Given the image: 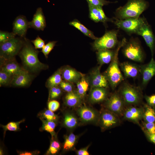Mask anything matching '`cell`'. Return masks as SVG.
<instances>
[{"mask_svg": "<svg viewBox=\"0 0 155 155\" xmlns=\"http://www.w3.org/2000/svg\"><path fill=\"white\" fill-rule=\"evenodd\" d=\"M118 92L125 105H137L142 101L143 95L140 88L127 82H123L121 85Z\"/></svg>", "mask_w": 155, "mask_h": 155, "instance_id": "4", "label": "cell"}, {"mask_svg": "<svg viewBox=\"0 0 155 155\" xmlns=\"http://www.w3.org/2000/svg\"><path fill=\"white\" fill-rule=\"evenodd\" d=\"M144 108L129 106L123 113V117L126 120L138 123L143 118Z\"/></svg>", "mask_w": 155, "mask_h": 155, "instance_id": "17", "label": "cell"}, {"mask_svg": "<svg viewBox=\"0 0 155 155\" xmlns=\"http://www.w3.org/2000/svg\"><path fill=\"white\" fill-rule=\"evenodd\" d=\"M122 47L123 53L126 57L138 62L144 61V53L140 43L137 41L133 40L127 42Z\"/></svg>", "mask_w": 155, "mask_h": 155, "instance_id": "7", "label": "cell"}, {"mask_svg": "<svg viewBox=\"0 0 155 155\" xmlns=\"http://www.w3.org/2000/svg\"><path fill=\"white\" fill-rule=\"evenodd\" d=\"M50 91L49 98L51 99H55L58 97L62 92L61 89L58 86L50 88Z\"/></svg>", "mask_w": 155, "mask_h": 155, "instance_id": "40", "label": "cell"}, {"mask_svg": "<svg viewBox=\"0 0 155 155\" xmlns=\"http://www.w3.org/2000/svg\"><path fill=\"white\" fill-rule=\"evenodd\" d=\"M45 17L42 9L38 8L34 14L32 20L29 22L30 28L38 30L43 31L46 26Z\"/></svg>", "mask_w": 155, "mask_h": 155, "instance_id": "18", "label": "cell"}, {"mask_svg": "<svg viewBox=\"0 0 155 155\" xmlns=\"http://www.w3.org/2000/svg\"><path fill=\"white\" fill-rule=\"evenodd\" d=\"M106 89L103 87H92L89 95L90 101L96 103L106 100L108 95Z\"/></svg>", "mask_w": 155, "mask_h": 155, "instance_id": "22", "label": "cell"}, {"mask_svg": "<svg viewBox=\"0 0 155 155\" xmlns=\"http://www.w3.org/2000/svg\"><path fill=\"white\" fill-rule=\"evenodd\" d=\"M16 35L13 32H9L0 31V43L4 42L15 38Z\"/></svg>", "mask_w": 155, "mask_h": 155, "instance_id": "38", "label": "cell"}, {"mask_svg": "<svg viewBox=\"0 0 155 155\" xmlns=\"http://www.w3.org/2000/svg\"><path fill=\"white\" fill-rule=\"evenodd\" d=\"M89 146L82 148L77 151V154L78 155H88L89 153L88 150Z\"/></svg>", "mask_w": 155, "mask_h": 155, "instance_id": "47", "label": "cell"}, {"mask_svg": "<svg viewBox=\"0 0 155 155\" xmlns=\"http://www.w3.org/2000/svg\"><path fill=\"white\" fill-rule=\"evenodd\" d=\"M61 146L59 142L56 140H53L51 142L48 150L47 154L54 155L56 154L59 151Z\"/></svg>", "mask_w": 155, "mask_h": 155, "instance_id": "36", "label": "cell"}, {"mask_svg": "<svg viewBox=\"0 0 155 155\" xmlns=\"http://www.w3.org/2000/svg\"><path fill=\"white\" fill-rule=\"evenodd\" d=\"M113 22L117 27L130 33H136L140 26L145 22L144 18L140 17L123 20L114 18Z\"/></svg>", "mask_w": 155, "mask_h": 155, "instance_id": "8", "label": "cell"}, {"mask_svg": "<svg viewBox=\"0 0 155 155\" xmlns=\"http://www.w3.org/2000/svg\"><path fill=\"white\" fill-rule=\"evenodd\" d=\"M13 77L5 71L1 69L0 71V86H7L11 84Z\"/></svg>", "mask_w": 155, "mask_h": 155, "instance_id": "32", "label": "cell"}, {"mask_svg": "<svg viewBox=\"0 0 155 155\" xmlns=\"http://www.w3.org/2000/svg\"><path fill=\"white\" fill-rule=\"evenodd\" d=\"M125 106L118 92L112 94L106 100L105 106L107 109L117 115L123 114Z\"/></svg>", "mask_w": 155, "mask_h": 155, "instance_id": "9", "label": "cell"}, {"mask_svg": "<svg viewBox=\"0 0 155 155\" xmlns=\"http://www.w3.org/2000/svg\"><path fill=\"white\" fill-rule=\"evenodd\" d=\"M88 4L96 6H101L107 5L110 2L105 0H86Z\"/></svg>", "mask_w": 155, "mask_h": 155, "instance_id": "42", "label": "cell"}, {"mask_svg": "<svg viewBox=\"0 0 155 155\" xmlns=\"http://www.w3.org/2000/svg\"><path fill=\"white\" fill-rule=\"evenodd\" d=\"M57 42V41H49L45 44L42 49L41 51L46 58H48L49 53L55 45Z\"/></svg>", "mask_w": 155, "mask_h": 155, "instance_id": "37", "label": "cell"}, {"mask_svg": "<svg viewBox=\"0 0 155 155\" xmlns=\"http://www.w3.org/2000/svg\"><path fill=\"white\" fill-rule=\"evenodd\" d=\"M117 31L113 30L106 32L101 37L95 40L92 45L94 49L97 51L110 50L117 45Z\"/></svg>", "mask_w": 155, "mask_h": 155, "instance_id": "6", "label": "cell"}, {"mask_svg": "<svg viewBox=\"0 0 155 155\" xmlns=\"http://www.w3.org/2000/svg\"><path fill=\"white\" fill-rule=\"evenodd\" d=\"M77 113L81 121L84 123L93 122L99 119V116L95 111L85 106L78 108Z\"/></svg>", "mask_w": 155, "mask_h": 155, "instance_id": "15", "label": "cell"}, {"mask_svg": "<svg viewBox=\"0 0 155 155\" xmlns=\"http://www.w3.org/2000/svg\"><path fill=\"white\" fill-rule=\"evenodd\" d=\"M24 39L23 45L19 55L27 69L36 72L47 69V66L41 62L38 58L39 51L32 46L29 40L25 37Z\"/></svg>", "mask_w": 155, "mask_h": 155, "instance_id": "1", "label": "cell"}, {"mask_svg": "<svg viewBox=\"0 0 155 155\" xmlns=\"http://www.w3.org/2000/svg\"><path fill=\"white\" fill-rule=\"evenodd\" d=\"M145 129L152 133H155V123L145 122L144 123Z\"/></svg>", "mask_w": 155, "mask_h": 155, "instance_id": "43", "label": "cell"}, {"mask_svg": "<svg viewBox=\"0 0 155 155\" xmlns=\"http://www.w3.org/2000/svg\"><path fill=\"white\" fill-rule=\"evenodd\" d=\"M61 71L62 78L72 84L76 83L82 76V73L69 66L61 68Z\"/></svg>", "mask_w": 155, "mask_h": 155, "instance_id": "20", "label": "cell"}, {"mask_svg": "<svg viewBox=\"0 0 155 155\" xmlns=\"http://www.w3.org/2000/svg\"><path fill=\"white\" fill-rule=\"evenodd\" d=\"M48 106L49 109L54 112L57 111L60 106L59 103L57 101L52 100L48 103Z\"/></svg>", "mask_w": 155, "mask_h": 155, "instance_id": "44", "label": "cell"}, {"mask_svg": "<svg viewBox=\"0 0 155 155\" xmlns=\"http://www.w3.org/2000/svg\"><path fill=\"white\" fill-rule=\"evenodd\" d=\"M78 136L73 133L69 134L65 138L63 144L64 150L69 151L73 149L77 142Z\"/></svg>", "mask_w": 155, "mask_h": 155, "instance_id": "30", "label": "cell"}, {"mask_svg": "<svg viewBox=\"0 0 155 155\" xmlns=\"http://www.w3.org/2000/svg\"><path fill=\"white\" fill-rule=\"evenodd\" d=\"M42 123V129L43 130L49 133L53 136L55 134V129L56 127L55 122L41 119Z\"/></svg>", "mask_w": 155, "mask_h": 155, "instance_id": "31", "label": "cell"}, {"mask_svg": "<svg viewBox=\"0 0 155 155\" xmlns=\"http://www.w3.org/2000/svg\"><path fill=\"white\" fill-rule=\"evenodd\" d=\"M140 69L142 77V85L144 87L155 75V60L153 57L148 63L140 65Z\"/></svg>", "mask_w": 155, "mask_h": 155, "instance_id": "13", "label": "cell"}, {"mask_svg": "<svg viewBox=\"0 0 155 155\" xmlns=\"http://www.w3.org/2000/svg\"><path fill=\"white\" fill-rule=\"evenodd\" d=\"M35 154L32 152H21L19 153L20 155H32Z\"/></svg>", "mask_w": 155, "mask_h": 155, "instance_id": "48", "label": "cell"}, {"mask_svg": "<svg viewBox=\"0 0 155 155\" xmlns=\"http://www.w3.org/2000/svg\"><path fill=\"white\" fill-rule=\"evenodd\" d=\"M99 7L88 4L90 18L96 22H99L98 19Z\"/></svg>", "mask_w": 155, "mask_h": 155, "instance_id": "34", "label": "cell"}, {"mask_svg": "<svg viewBox=\"0 0 155 155\" xmlns=\"http://www.w3.org/2000/svg\"><path fill=\"white\" fill-rule=\"evenodd\" d=\"M77 93L82 98L85 96L88 90L89 85L88 82L85 75L82 74V76L76 83Z\"/></svg>", "mask_w": 155, "mask_h": 155, "instance_id": "27", "label": "cell"}, {"mask_svg": "<svg viewBox=\"0 0 155 155\" xmlns=\"http://www.w3.org/2000/svg\"><path fill=\"white\" fill-rule=\"evenodd\" d=\"M119 65L125 78L135 79L140 74V65L128 62H124Z\"/></svg>", "mask_w": 155, "mask_h": 155, "instance_id": "16", "label": "cell"}, {"mask_svg": "<svg viewBox=\"0 0 155 155\" xmlns=\"http://www.w3.org/2000/svg\"><path fill=\"white\" fill-rule=\"evenodd\" d=\"M66 105L69 107H73L79 106L82 102V98L77 93L73 91L68 92L65 97Z\"/></svg>", "mask_w": 155, "mask_h": 155, "instance_id": "24", "label": "cell"}, {"mask_svg": "<svg viewBox=\"0 0 155 155\" xmlns=\"http://www.w3.org/2000/svg\"><path fill=\"white\" fill-rule=\"evenodd\" d=\"M24 121V119L17 122H10L5 125H2L5 131L7 130L11 131H16L20 129V125Z\"/></svg>", "mask_w": 155, "mask_h": 155, "instance_id": "33", "label": "cell"}, {"mask_svg": "<svg viewBox=\"0 0 155 155\" xmlns=\"http://www.w3.org/2000/svg\"><path fill=\"white\" fill-rule=\"evenodd\" d=\"M101 65L96 67L86 78L91 87H103L107 88L109 84L105 76L101 73Z\"/></svg>", "mask_w": 155, "mask_h": 155, "instance_id": "10", "label": "cell"}, {"mask_svg": "<svg viewBox=\"0 0 155 155\" xmlns=\"http://www.w3.org/2000/svg\"><path fill=\"white\" fill-rule=\"evenodd\" d=\"M13 32L16 35L20 37H25L28 29L30 28L29 22L24 16L17 17L13 23Z\"/></svg>", "mask_w": 155, "mask_h": 155, "instance_id": "14", "label": "cell"}, {"mask_svg": "<svg viewBox=\"0 0 155 155\" xmlns=\"http://www.w3.org/2000/svg\"><path fill=\"white\" fill-rule=\"evenodd\" d=\"M15 37L0 43V57L1 61H6L15 59L19 54L24 43V39Z\"/></svg>", "mask_w": 155, "mask_h": 155, "instance_id": "5", "label": "cell"}, {"mask_svg": "<svg viewBox=\"0 0 155 155\" xmlns=\"http://www.w3.org/2000/svg\"><path fill=\"white\" fill-rule=\"evenodd\" d=\"M41 119L53 121H57L58 119V117L53 111L49 109L46 110L43 112L40 115Z\"/></svg>", "mask_w": 155, "mask_h": 155, "instance_id": "35", "label": "cell"}, {"mask_svg": "<svg viewBox=\"0 0 155 155\" xmlns=\"http://www.w3.org/2000/svg\"><path fill=\"white\" fill-rule=\"evenodd\" d=\"M145 98L148 105L153 107L155 106V94L150 96L146 95Z\"/></svg>", "mask_w": 155, "mask_h": 155, "instance_id": "45", "label": "cell"}, {"mask_svg": "<svg viewBox=\"0 0 155 155\" xmlns=\"http://www.w3.org/2000/svg\"><path fill=\"white\" fill-rule=\"evenodd\" d=\"M1 69L6 72L12 77L24 69L21 68L15 59L6 61H1Z\"/></svg>", "mask_w": 155, "mask_h": 155, "instance_id": "21", "label": "cell"}, {"mask_svg": "<svg viewBox=\"0 0 155 155\" xmlns=\"http://www.w3.org/2000/svg\"><path fill=\"white\" fill-rule=\"evenodd\" d=\"M127 42L125 38L120 42L115 51L114 57L108 67L103 74L106 77L109 85L113 89L123 82L124 77L121 73L118 61V54L119 51Z\"/></svg>", "mask_w": 155, "mask_h": 155, "instance_id": "2", "label": "cell"}, {"mask_svg": "<svg viewBox=\"0 0 155 155\" xmlns=\"http://www.w3.org/2000/svg\"><path fill=\"white\" fill-rule=\"evenodd\" d=\"M98 120L101 128L103 130L116 126L120 123L118 115L107 109L101 113Z\"/></svg>", "mask_w": 155, "mask_h": 155, "instance_id": "11", "label": "cell"}, {"mask_svg": "<svg viewBox=\"0 0 155 155\" xmlns=\"http://www.w3.org/2000/svg\"><path fill=\"white\" fill-rule=\"evenodd\" d=\"M69 24L75 27L85 35L95 40L97 38L94 36L93 33L91 31L88 29L78 20L76 19L70 22Z\"/></svg>", "mask_w": 155, "mask_h": 155, "instance_id": "28", "label": "cell"}, {"mask_svg": "<svg viewBox=\"0 0 155 155\" xmlns=\"http://www.w3.org/2000/svg\"><path fill=\"white\" fill-rule=\"evenodd\" d=\"M136 34L143 37L151 51L152 57H153L155 49V37L146 20L139 29Z\"/></svg>", "mask_w": 155, "mask_h": 155, "instance_id": "12", "label": "cell"}, {"mask_svg": "<svg viewBox=\"0 0 155 155\" xmlns=\"http://www.w3.org/2000/svg\"><path fill=\"white\" fill-rule=\"evenodd\" d=\"M78 122V119L73 113H67L65 115L63 124L66 128L69 129L75 128L77 126Z\"/></svg>", "mask_w": 155, "mask_h": 155, "instance_id": "26", "label": "cell"}, {"mask_svg": "<svg viewBox=\"0 0 155 155\" xmlns=\"http://www.w3.org/2000/svg\"><path fill=\"white\" fill-rule=\"evenodd\" d=\"M115 51L111 50H102L97 51L96 53L97 60L100 65L108 64L113 60Z\"/></svg>", "mask_w": 155, "mask_h": 155, "instance_id": "23", "label": "cell"}, {"mask_svg": "<svg viewBox=\"0 0 155 155\" xmlns=\"http://www.w3.org/2000/svg\"><path fill=\"white\" fill-rule=\"evenodd\" d=\"M148 5V3L145 0H128L125 5L116 10L117 18L123 20L139 17Z\"/></svg>", "mask_w": 155, "mask_h": 155, "instance_id": "3", "label": "cell"}, {"mask_svg": "<svg viewBox=\"0 0 155 155\" xmlns=\"http://www.w3.org/2000/svg\"><path fill=\"white\" fill-rule=\"evenodd\" d=\"M144 106L143 119L145 122L155 123V110L154 107L147 104Z\"/></svg>", "mask_w": 155, "mask_h": 155, "instance_id": "29", "label": "cell"}, {"mask_svg": "<svg viewBox=\"0 0 155 155\" xmlns=\"http://www.w3.org/2000/svg\"><path fill=\"white\" fill-rule=\"evenodd\" d=\"M144 131L149 140L155 144V133H149L145 129H144Z\"/></svg>", "mask_w": 155, "mask_h": 155, "instance_id": "46", "label": "cell"}, {"mask_svg": "<svg viewBox=\"0 0 155 155\" xmlns=\"http://www.w3.org/2000/svg\"><path fill=\"white\" fill-rule=\"evenodd\" d=\"M60 88L67 93L73 91L74 89L73 84L66 81H62L59 84Z\"/></svg>", "mask_w": 155, "mask_h": 155, "instance_id": "39", "label": "cell"}, {"mask_svg": "<svg viewBox=\"0 0 155 155\" xmlns=\"http://www.w3.org/2000/svg\"><path fill=\"white\" fill-rule=\"evenodd\" d=\"M62 78L61 68H60L47 79L46 86L47 87L50 88L58 86L62 81Z\"/></svg>", "mask_w": 155, "mask_h": 155, "instance_id": "25", "label": "cell"}, {"mask_svg": "<svg viewBox=\"0 0 155 155\" xmlns=\"http://www.w3.org/2000/svg\"><path fill=\"white\" fill-rule=\"evenodd\" d=\"M31 42L34 44V48L36 49H42L45 45L44 41L38 36L35 39Z\"/></svg>", "mask_w": 155, "mask_h": 155, "instance_id": "41", "label": "cell"}, {"mask_svg": "<svg viewBox=\"0 0 155 155\" xmlns=\"http://www.w3.org/2000/svg\"><path fill=\"white\" fill-rule=\"evenodd\" d=\"M3 154V151L2 150H0V155H2Z\"/></svg>", "mask_w": 155, "mask_h": 155, "instance_id": "49", "label": "cell"}, {"mask_svg": "<svg viewBox=\"0 0 155 155\" xmlns=\"http://www.w3.org/2000/svg\"><path fill=\"white\" fill-rule=\"evenodd\" d=\"M32 80V77L28 71H23L13 77L11 84L17 87H23L28 85Z\"/></svg>", "mask_w": 155, "mask_h": 155, "instance_id": "19", "label": "cell"}]
</instances>
